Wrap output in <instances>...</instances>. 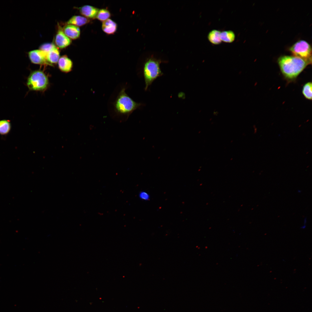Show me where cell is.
Returning <instances> with one entry per match:
<instances>
[{
	"mask_svg": "<svg viewBox=\"0 0 312 312\" xmlns=\"http://www.w3.org/2000/svg\"><path fill=\"white\" fill-rule=\"evenodd\" d=\"M10 121L5 119L0 120V134L5 135L8 134L11 129Z\"/></svg>",
	"mask_w": 312,
	"mask_h": 312,
	"instance_id": "2e32d148",
	"label": "cell"
},
{
	"mask_svg": "<svg viewBox=\"0 0 312 312\" xmlns=\"http://www.w3.org/2000/svg\"><path fill=\"white\" fill-rule=\"evenodd\" d=\"M57 63L59 68L63 72L68 73L72 70L73 62L66 55H63L60 57Z\"/></svg>",
	"mask_w": 312,
	"mask_h": 312,
	"instance_id": "30bf717a",
	"label": "cell"
},
{
	"mask_svg": "<svg viewBox=\"0 0 312 312\" xmlns=\"http://www.w3.org/2000/svg\"><path fill=\"white\" fill-rule=\"evenodd\" d=\"M302 92L304 97L309 100L312 99V83L308 82L303 86Z\"/></svg>",
	"mask_w": 312,
	"mask_h": 312,
	"instance_id": "e0dca14e",
	"label": "cell"
},
{
	"mask_svg": "<svg viewBox=\"0 0 312 312\" xmlns=\"http://www.w3.org/2000/svg\"><path fill=\"white\" fill-rule=\"evenodd\" d=\"M297 192L299 193H300L302 192V190H298L297 191Z\"/></svg>",
	"mask_w": 312,
	"mask_h": 312,
	"instance_id": "7402d4cb",
	"label": "cell"
},
{
	"mask_svg": "<svg viewBox=\"0 0 312 312\" xmlns=\"http://www.w3.org/2000/svg\"><path fill=\"white\" fill-rule=\"evenodd\" d=\"M125 90V88L121 90L113 105L114 109L117 113L128 115L144 104L134 101L126 93Z\"/></svg>",
	"mask_w": 312,
	"mask_h": 312,
	"instance_id": "7a4b0ae2",
	"label": "cell"
},
{
	"mask_svg": "<svg viewBox=\"0 0 312 312\" xmlns=\"http://www.w3.org/2000/svg\"><path fill=\"white\" fill-rule=\"evenodd\" d=\"M235 35L234 32L231 30H228L221 32L220 38L224 42L231 43L235 39Z\"/></svg>",
	"mask_w": 312,
	"mask_h": 312,
	"instance_id": "9a60e30c",
	"label": "cell"
},
{
	"mask_svg": "<svg viewBox=\"0 0 312 312\" xmlns=\"http://www.w3.org/2000/svg\"><path fill=\"white\" fill-rule=\"evenodd\" d=\"M49 84L48 77L42 71H32L28 77L26 84L31 90L43 91L48 88Z\"/></svg>",
	"mask_w": 312,
	"mask_h": 312,
	"instance_id": "277c9868",
	"label": "cell"
},
{
	"mask_svg": "<svg viewBox=\"0 0 312 312\" xmlns=\"http://www.w3.org/2000/svg\"><path fill=\"white\" fill-rule=\"evenodd\" d=\"M162 62L159 59L153 57L148 58L145 62L143 68V75L146 91L153 81L163 75L160 68Z\"/></svg>",
	"mask_w": 312,
	"mask_h": 312,
	"instance_id": "3957f363",
	"label": "cell"
},
{
	"mask_svg": "<svg viewBox=\"0 0 312 312\" xmlns=\"http://www.w3.org/2000/svg\"><path fill=\"white\" fill-rule=\"evenodd\" d=\"M307 223V218L305 217L304 219L303 220V224L300 227V228L302 229H305L306 227V224Z\"/></svg>",
	"mask_w": 312,
	"mask_h": 312,
	"instance_id": "44dd1931",
	"label": "cell"
},
{
	"mask_svg": "<svg viewBox=\"0 0 312 312\" xmlns=\"http://www.w3.org/2000/svg\"><path fill=\"white\" fill-rule=\"evenodd\" d=\"M31 62L34 64L50 65L46 59V53L39 49L29 51L27 53Z\"/></svg>",
	"mask_w": 312,
	"mask_h": 312,
	"instance_id": "8992f818",
	"label": "cell"
},
{
	"mask_svg": "<svg viewBox=\"0 0 312 312\" xmlns=\"http://www.w3.org/2000/svg\"><path fill=\"white\" fill-rule=\"evenodd\" d=\"M76 8L79 10L83 16L89 19L96 18L99 10L98 8L89 5H85Z\"/></svg>",
	"mask_w": 312,
	"mask_h": 312,
	"instance_id": "ba28073f",
	"label": "cell"
},
{
	"mask_svg": "<svg viewBox=\"0 0 312 312\" xmlns=\"http://www.w3.org/2000/svg\"><path fill=\"white\" fill-rule=\"evenodd\" d=\"M139 196L140 199L144 200H148L150 198L149 194L144 191L140 192L139 193Z\"/></svg>",
	"mask_w": 312,
	"mask_h": 312,
	"instance_id": "ffe728a7",
	"label": "cell"
},
{
	"mask_svg": "<svg viewBox=\"0 0 312 312\" xmlns=\"http://www.w3.org/2000/svg\"><path fill=\"white\" fill-rule=\"evenodd\" d=\"M289 50L293 56L301 58L309 64L311 63V48L309 44L304 40H300L294 43Z\"/></svg>",
	"mask_w": 312,
	"mask_h": 312,
	"instance_id": "5b68a950",
	"label": "cell"
},
{
	"mask_svg": "<svg viewBox=\"0 0 312 312\" xmlns=\"http://www.w3.org/2000/svg\"><path fill=\"white\" fill-rule=\"evenodd\" d=\"M60 57V53L58 48L55 46L46 53V59L50 66L57 63Z\"/></svg>",
	"mask_w": 312,
	"mask_h": 312,
	"instance_id": "8fae6325",
	"label": "cell"
},
{
	"mask_svg": "<svg viewBox=\"0 0 312 312\" xmlns=\"http://www.w3.org/2000/svg\"><path fill=\"white\" fill-rule=\"evenodd\" d=\"M221 32L217 30H213L208 34V38L209 40L212 44L217 45L220 44L222 41L220 38Z\"/></svg>",
	"mask_w": 312,
	"mask_h": 312,
	"instance_id": "5bb4252c",
	"label": "cell"
},
{
	"mask_svg": "<svg viewBox=\"0 0 312 312\" xmlns=\"http://www.w3.org/2000/svg\"><path fill=\"white\" fill-rule=\"evenodd\" d=\"M62 28L64 34L71 40L76 39L80 36V30L78 27L72 24H66Z\"/></svg>",
	"mask_w": 312,
	"mask_h": 312,
	"instance_id": "9c48e42d",
	"label": "cell"
},
{
	"mask_svg": "<svg viewBox=\"0 0 312 312\" xmlns=\"http://www.w3.org/2000/svg\"><path fill=\"white\" fill-rule=\"evenodd\" d=\"M278 63L282 75L289 81L295 79L307 66L310 64L301 58L288 55L280 57L278 60Z\"/></svg>",
	"mask_w": 312,
	"mask_h": 312,
	"instance_id": "6da1fadb",
	"label": "cell"
},
{
	"mask_svg": "<svg viewBox=\"0 0 312 312\" xmlns=\"http://www.w3.org/2000/svg\"><path fill=\"white\" fill-rule=\"evenodd\" d=\"M117 24L110 19L103 22L102 28L103 31L108 34H113L116 31Z\"/></svg>",
	"mask_w": 312,
	"mask_h": 312,
	"instance_id": "7c38bea8",
	"label": "cell"
},
{
	"mask_svg": "<svg viewBox=\"0 0 312 312\" xmlns=\"http://www.w3.org/2000/svg\"><path fill=\"white\" fill-rule=\"evenodd\" d=\"M55 42L56 46L61 49L66 48L70 45L72 42L71 40L64 34L62 28L59 24Z\"/></svg>",
	"mask_w": 312,
	"mask_h": 312,
	"instance_id": "52a82bcc",
	"label": "cell"
},
{
	"mask_svg": "<svg viewBox=\"0 0 312 312\" xmlns=\"http://www.w3.org/2000/svg\"><path fill=\"white\" fill-rule=\"evenodd\" d=\"M55 46V45L52 43H45L42 44L40 46L39 49L46 53Z\"/></svg>",
	"mask_w": 312,
	"mask_h": 312,
	"instance_id": "d6986e66",
	"label": "cell"
},
{
	"mask_svg": "<svg viewBox=\"0 0 312 312\" xmlns=\"http://www.w3.org/2000/svg\"><path fill=\"white\" fill-rule=\"evenodd\" d=\"M90 19L83 16L74 15L72 16L66 22V24L81 26L89 22Z\"/></svg>",
	"mask_w": 312,
	"mask_h": 312,
	"instance_id": "4fadbf2b",
	"label": "cell"
},
{
	"mask_svg": "<svg viewBox=\"0 0 312 312\" xmlns=\"http://www.w3.org/2000/svg\"><path fill=\"white\" fill-rule=\"evenodd\" d=\"M110 16L111 14L108 10L102 9L99 10L96 18L99 21L103 22L109 19Z\"/></svg>",
	"mask_w": 312,
	"mask_h": 312,
	"instance_id": "ac0fdd59",
	"label": "cell"
}]
</instances>
